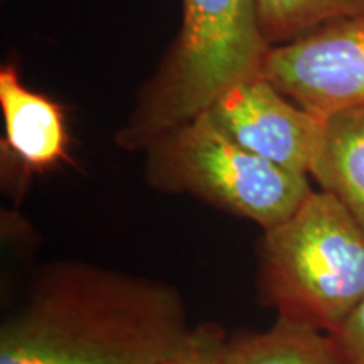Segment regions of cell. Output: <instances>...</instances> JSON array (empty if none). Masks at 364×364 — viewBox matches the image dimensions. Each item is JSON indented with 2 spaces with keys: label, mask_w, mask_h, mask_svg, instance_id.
Listing matches in <instances>:
<instances>
[{
  "label": "cell",
  "mask_w": 364,
  "mask_h": 364,
  "mask_svg": "<svg viewBox=\"0 0 364 364\" xmlns=\"http://www.w3.org/2000/svg\"><path fill=\"white\" fill-rule=\"evenodd\" d=\"M179 290L80 260L53 262L0 327V364H164L189 334Z\"/></svg>",
  "instance_id": "1"
},
{
  "label": "cell",
  "mask_w": 364,
  "mask_h": 364,
  "mask_svg": "<svg viewBox=\"0 0 364 364\" xmlns=\"http://www.w3.org/2000/svg\"><path fill=\"white\" fill-rule=\"evenodd\" d=\"M182 9L174 44L115 134V144L129 152L147 150L204 115L231 88L262 76L272 46L257 0H182Z\"/></svg>",
  "instance_id": "2"
},
{
  "label": "cell",
  "mask_w": 364,
  "mask_h": 364,
  "mask_svg": "<svg viewBox=\"0 0 364 364\" xmlns=\"http://www.w3.org/2000/svg\"><path fill=\"white\" fill-rule=\"evenodd\" d=\"M258 290L277 317L336 334L364 300V230L327 191L263 230Z\"/></svg>",
  "instance_id": "3"
},
{
  "label": "cell",
  "mask_w": 364,
  "mask_h": 364,
  "mask_svg": "<svg viewBox=\"0 0 364 364\" xmlns=\"http://www.w3.org/2000/svg\"><path fill=\"white\" fill-rule=\"evenodd\" d=\"M145 181L167 194H189L268 230L289 220L311 196L309 176L295 174L240 147L208 113L157 139Z\"/></svg>",
  "instance_id": "4"
},
{
  "label": "cell",
  "mask_w": 364,
  "mask_h": 364,
  "mask_svg": "<svg viewBox=\"0 0 364 364\" xmlns=\"http://www.w3.org/2000/svg\"><path fill=\"white\" fill-rule=\"evenodd\" d=\"M262 76L321 120L364 108V17L334 22L294 43L273 46Z\"/></svg>",
  "instance_id": "5"
},
{
  "label": "cell",
  "mask_w": 364,
  "mask_h": 364,
  "mask_svg": "<svg viewBox=\"0 0 364 364\" xmlns=\"http://www.w3.org/2000/svg\"><path fill=\"white\" fill-rule=\"evenodd\" d=\"M206 113L240 147L295 174L311 176L326 120L300 108L263 76L231 88Z\"/></svg>",
  "instance_id": "6"
},
{
  "label": "cell",
  "mask_w": 364,
  "mask_h": 364,
  "mask_svg": "<svg viewBox=\"0 0 364 364\" xmlns=\"http://www.w3.org/2000/svg\"><path fill=\"white\" fill-rule=\"evenodd\" d=\"M0 110L6 125L4 161L16 162L22 176L70 161V135L61 105L27 88L12 65L0 70Z\"/></svg>",
  "instance_id": "7"
},
{
  "label": "cell",
  "mask_w": 364,
  "mask_h": 364,
  "mask_svg": "<svg viewBox=\"0 0 364 364\" xmlns=\"http://www.w3.org/2000/svg\"><path fill=\"white\" fill-rule=\"evenodd\" d=\"M311 176L334 194L364 230V108L326 120L324 140Z\"/></svg>",
  "instance_id": "8"
},
{
  "label": "cell",
  "mask_w": 364,
  "mask_h": 364,
  "mask_svg": "<svg viewBox=\"0 0 364 364\" xmlns=\"http://www.w3.org/2000/svg\"><path fill=\"white\" fill-rule=\"evenodd\" d=\"M225 364H351V361L332 334L277 317L270 329L231 336Z\"/></svg>",
  "instance_id": "9"
},
{
  "label": "cell",
  "mask_w": 364,
  "mask_h": 364,
  "mask_svg": "<svg viewBox=\"0 0 364 364\" xmlns=\"http://www.w3.org/2000/svg\"><path fill=\"white\" fill-rule=\"evenodd\" d=\"M265 41L284 46L334 22L364 17V0H257Z\"/></svg>",
  "instance_id": "10"
},
{
  "label": "cell",
  "mask_w": 364,
  "mask_h": 364,
  "mask_svg": "<svg viewBox=\"0 0 364 364\" xmlns=\"http://www.w3.org/2000/svg\"><path fill=\"white\" fill-rule=\"evenodd\" d=\"M228 334L216 322L191 327L177 351L164 364H225Z\"/></svg>",
  "instance_id": "11"
},
{
  "label": "cell",
  "mask_w": 364,
  "mask_h": 364,
  "mask_svg": "<svg viewBox=\"0 0 364 364\" xmlns=\"http://www.w3.org/2000/svg\"><path fill=\"white\" fill-rule=\"evenodd\" d=\"M332 336L351 364H364V300Z\"/></svg>",
  "instance_id": "12"
}]
</instances>
